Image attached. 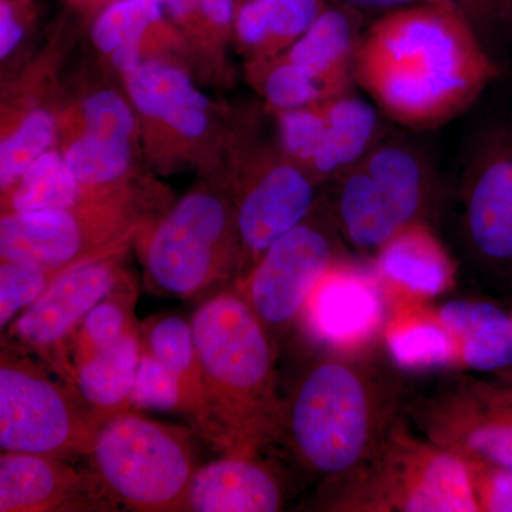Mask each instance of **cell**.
Segmentation results:
<instances>
[{"label": "cell", "instance_id": "cell-1", "mask_svg": "<svg viewBox=\"0 0 512 512\" xmlns=\"http://www.w3.org/2000/svg\"><path fill=\"white\" fill-rule=\"evenodd\" d=\"M501 64L456 10L410 6L370 20L353 79L384 114L412 128L454 119L497 79Z\"/></svg>", "mask_w": 512, "mask_h": 512}, {"label": "cell", "instance_id": "cell-2", "mask_svg": "<svg viewBox=\"0 0 512 512\" xmlns=\"http://www.w3.org/2000/svg\"><path fill=\"white\" fill-rule=\"evenodd\" d=\"M201 370L197 436L222 454L249 456L268 426L272 356L262 320L237 291H221L191 318Z\"/></svg>", "mask_w": 512, "mask_h": 512}, {"label": "cell", "instance_id": "cell-3", "mask_svg": "<svg viewBox=\"0 0 512 512\" xmlns=\"http://www.w3.org/2000/svg\"><path fill=\"white\" fill-rule=\"evenodd\" d=\"M194 434L128 410L101 426L87 457L117 504L144 512L183 511L198 468Z\"/></svg>", "mask_w": 512, "mask_h": 512}, {"label": "cell", "instance_id": "cell-4", "mask_svg": "<svg viewBox=\"0 0 512 512\" xmlns=\"http://www.w3.org/2000/svg\"><path fill=\"white\" fill-rule=\"evenodd\" d=\"M143 234L148 284L164 295H200L239 266L235 201L211 185L188 192Z\"/></svg>", "mask_w": 512, "mask_h": 512}, {"label": "cell", "instance_id": "cell-5", "mask_svg": "<svg viewBox=\"0 0 512 512\" xmlns=\"http://www.w3.org/2000/svg\"><path fill=\"white\" fill-rule=\"evenodd\" d=\"M147 227L130 188L64 210L8 212L0 220V258L64 274L126 254Z\"/></svg>", "mask_w": 512, "mask_h": 512}, {"label": "cell", "instance_id": "cell-6", "mask_svg": "<svg viewBox=\"0 0 512 512\" xmlns=\"http://www.w3.org/2000/svg\"><path fill=\"white\" fill-rule=\"evenodd\" d=\"M103 426L73 384L60 383L29 353L3 346L0 448L69 458L89 456Z\"/></svg>", "mask_w": 512, "mask_h": 512}, {"label": "cell", "instance_id": "cell-7", "mask_svg": "<svg viewBox=\"0 0 512 512\" xmlns=\"http://www.w3.org/2000/svg\"><path fill=\"white\" fill-rule=\"evenodd\" d=\"M426 165L409 144L379 141L340 175V220L353 244L382 248L412 224L426 190Z\"/></svg>", "mask_w": 512, "mask_h": 512}, {"label": "cell", "instance_id": "cell-8", "mask_svg": "<svg viewBox=\"0 0 512 512\" xmlns=\"http://www.w3.org/2000/svg\"><path fill=\"white\" fill-rule=\"evenodd\" d=\"M289 424L306 463L323 473L346 470L365 447L367 409L362 384L338 363L316 367L296 393Z\"/></svg>", "mask_w": 512, "mask_h": 512}, {"label": "cell", "instance_id": "cell-9", "mask_svg": "<svg viewBox=\"0 0 512 512\" xmlns=\"http://www.w3.org/2000/svg\"><path fill=\"white\" fill-rule=\"evenodd\" d=\"M124 254L69 269L6 328L13 348L35 353L72 384L70 343L94 306L128 275Z\"/></svg>", "mask_w": 512, "mask_h": 512}, {"label": "cell", "instance_id": "cell-10", "mask_svg": "<svg viewBox=\"0 0 512 512\" xmlns=\"http://www.w3.org/2000/svg\"><path fill=\"white\" fill-rule=\"evenodd\" d=\"M315 181L279 147H261L252 153L242 168L235 197L239 268L248 259L255 265L276 239L308 217Z\"/></svg>", "mask_w": 512, "mask_h": 512}, {"label": "cell", "instance_id": "cell-11", "mask_svg": "<svg viewBox=\"0 0 512 512\" xmlns=\"http://www.w3.org/2000/svg\"><path fill=\"white\" fill-rule=\"evenodd\" d=\"M330 255L325 232L303 220L255 262L242 279V296L265 325H288L326 274Z\"/></svg>", "mask_w": 512, "mask_h": 512}, {"label": "cell", "instance_id": "cell-12", "mask_svg": "<svg viewBox=\"0 0 512 512\" xmlns=\"http://www.w3.org/2000/svg\"><path fill=\"white\" fill-rule=\"evenodd\" d=\"M467 228L485 261L512 275V130L485 131L468 158Z\"/></svg>", "mask_w": 512, "mask_h": 512}, {"label": "cell", "instance_id": "cell-13", "mask_svg": "<svg viewBox=\"0 0 512 512\" xmlns=\"http://www.w3.org/2000/svg\"><path fill=\"white\" fill-rule=\"evenodd\" d=\"M92 468L80 471L64 458L2 451L0 512L116 511Z\"/></svg>", "mask_w": 512, "mask_h": 512}, {"label": "cell", "instance_id": "cell-14", "mask_svg": "<svg viewBox=\"0 0 512 512\" xmlns=\"http://www.w3.org/2000/svg\"><path fill=\"white\" fill-rule=\"evenodd\" d=\"M281 501L278 481L265 467L248 456L222 454L195 470L183 511L272 512Z\"/></svg>", "mask_w": 512, "mask_h": 512}, {"label": "cell", "instance_id": "cell-15", "mask_svg": "<svg viewBox=\"0 0 512 512\" xmlns=\"http://www.w3.org/2000/svg\"><path fill=\"white\" fill-rule=\"evenodd\" d=\"M365 20L353 10L333 3L281 55L318 80L330 96H339L355 83L353 62Z\"/></svg>", "mask_w": 512, "mask_h": 512}, {"label": "cell", "instance_id": "cell-16", "mask_svg": "<svg viewBox=\"0 0 512 512\" xmlns=\"http://www.w3.org/2000/svg\"><path fill=\"white\" fill-rule=\"evenodd\" d=\"M305 305L313 335L335 345L366 336L382 315V303L372 284L342 272L323 275Z\"/></svg>", "mask_w": 512, "mask_h": 512}, {"label": "cell", "instance_id": "cell-17", "mask_svg": "<svg viewBox=\"0 0 512 512\" xmlns=\"http://www.w3.org/2000/svg\"><path fill=\"white\" fill-rule=\"evenodd\" d=\"M326 128L322 147L309 173L315 180L340 177L379 143V109L349 89L323 101Z\"/></svg>", "mask_w": 512, "mask_h": 512}, {"label": "cell", "instance_id": "cell-18", "mask_svg": "<svg viewBox=\"0 0 512 512\" xmlns=\"http://www.w3.org/2000/svg\"><path fill=\"white\" fill-rule=\"evenodd\" d=\"M325 0H247L235 16L234 33L252 62L288 50L325 12Z\"/></svg>", "mask_w": 512, "mask_h": 512}, {"label": "cell", "instance_id": "cell-19", "mask_svg": "<svg viewBox=\"0 0 512 512\" xmlns=\"http://www.w3.org/2000/svg\"><path fill=\"white\" fill-rule=\"evenodd\" d=\"M143 349L141 328L128 330L109 348L100 350L73 373L72 384L87 406L106 423L128 412Z\"/></svg>", "mask_w": 512, "mask_h": 512}, {"label": "cell", "instance_id": "cell-20", "mask_svg": "<svg viewBox=\"0 0 512 512\" xmlns=\"http://www.w3.org/2000/svg\"><path fill=\"white\" fill-rule=\"evenodd\" d=\"M164 0H117L97 16L92 29L94 46L109 56L117 72L126 76L144 60L148 40L170 35Z\"/></svg>", "mask_w": 512, "mask_h": 512}, {"label": "cell", "instance_id": "cell-21", "mask_svg": "<svg viewBox=\"0 0 512 512\" xmlns=\"http://www.w3.org/2000/svg\"><path fill=\"white\" fill-rule=\"evenodd\" d=\"M441 322L463 339L464 360L476 370L491 372L512 366V316L488 302H450Z\"/></svg>", "mask_w": 512, "mask_h": 512}, {"label": "cell", "instance_id": "cell-22", "mask_svg": "<svg viewBox=\"0 0 512 512\" xmlns=\"http://www.w3.org/2000/svg\"><path fill=\"white\" fill-rule=\"evenodd\" d=\"M117 192V191H116ZM113 192H97L84 187L74 177L63 154L49 150L2 194V214L64 210Z\"/></svg>", "mask_w": 512, "mask_h": 512}, {"label": "cell", "instance_id": "cell-23", "mask_svg": "<svg viewBox=\"0 0 512 512\" xmlns=\"http://www.w3.org/2000/svg\"><path fill=\"white\" fill-rule=\"evenodd\" d=\"M144 348L150 350L180 380L185 414L192 426L201 412V370L192 323L181 316L150 318L141 326Z\"/></svg>", "mask_w": 512, "mask_h": 512}, {"label": "cell", "instance_id": "cell-24", "mask_svg": "<svg viewBox=\"0 0 512 512\" xmlns=\"http://www.w3.org/2000/svg\"><path fill=\"white\" fill-rule=\"evenodd\" d=\"M380 268L413 291L437 293L446 284L448 262L429 232L406 227L383 245Z\"/></svg>", "mask_w": 512, "mask_h": 512}, {"label": "cell", "instance_id": "cell-25", "mask_svg": "<svg viewBox=\"0 0 512 512\" xmlns=\"http://www.w3.org/2000/svg\"><path fill=\"white\" fill-rule=\"evenodd\" d=\"M62 154L67 167L84 187L97 192L128 188L134 167V140L79 133Z\"/></svg>", "mask_w": 512, "mask_h": 512}, {"label": "cell", "instance_id": "cell-26", "mask_svg": "<svg viewBox=\"0 0 512 512\" xmlns=\"http://www.w3.org/2000/svg\"><path fill=\"white\" fill-rule=\"evenodd\" d=\"M128 97L146 124L157 123L187 104L210 101L180 67L163 60H144L124 76Z\"/></svg>", "mask_w": 512, "mask_h": 512}, {"label": "cell", "instance_id": "cell-27", "mask_svg": "<svg viewBox=\"0 0 512 512\" xmlns=\"http://www.w3.org/2000/svg\"><path fill=\"white\" fill-rule=\"evenodd\" d=\"M136 299V284L133 278L127 275L113 292L97 303L84 318L82 325L74 333L69 348L72 380L77 367L82 366L100 350L116 343L128 330L136 328L133 313Z\"/></svg>", "mask_w": 512, "mask_h": 512}, {"label": "cell", "instance_id": "cell-28", "mask_svg": "<svg viewBox=\"0 0 512 512\" xmlns=\"http://www.w3.org/2000/svg\"><path fill=\"white\" fill-rule=\"evenodd\" d=\"M56 119L49 110H29L0 143V188L9 191L20 177L52 150L56 140Z\"/></svg>", "mask_w": 512, "mask_h": 512}, {"label": "cell", "instance_id": "cell-29", "mask_svg": "<svg viewBox=\"0 0 512 512\" xmlns=\"http://www.w3.org/2000/svg\"><path fill=\"white\" fill-rule=\"evenodd\" d=\"M477 510L466 467L458 458L439 456L431 461L423 480L410 495L406 511L473 512Z\"/></svg>", "mask_w": 512, "mask_h": 512}, {"label": "cell", "instance_id": "cell-30", "mask_svg": "<svg viewBox=\"0 0 512 512\" xmlns=\"http://www.w3.org/2000/svg\"><path fill=\"white\" fill-rule=\"evenodd\" d=\"M252 73L266 104L274 113L333 99L318 80L282 55L252 62Z\"/></svg>", "mask_w": 512, "mask_h": 512}, {"label": "cell", "instance_id": "cell-31", "mask_svg": "<svg viewBox=\"0 0 512 512\" xmlns=\"http://www.w3.org/2000/svg\"><path fill=\"white\" fill-rule=\"evenodd\" d=\"M165 10L194 45L220 49L234 32V0H164Z\"/></svg>", "mask_w": 512, "mask_h": 512}, {"label": "cell", "instance_id": "cell-32", "mask_svg": "<svg viewBox=\"0 0 512 512\" xmlns=\"http://www.w3.org/2000/svg\"><path fill=\"white\" fill-rule=\"evenodd\" d=\"M278 147L293 163L311 170L325 137L326 117L322 103L279 111Z\"/></svg>", "mask_w": 512, "mask_h": 512}, {"label": "cell", "instance_id": "cell-33", "mask_svg": "<svg viewBox=\"0 0 512 512\" xmlns=\"http://www.w3.org/2000/svg\"><path fill=\"white\" fill-rule=\"evenodd\" d=\"M131 407L138 412L185 413V397L180 380L144 345L131 393Z\"/></svg>", "mask_w": 512, "mask_h": 512}, {"label": "cell", "instance_id": "cell-34", "mask_svg": "<svg viewBox=\"0 0 512 512\" xmlns=\"http://www.w3.org/2000/svg\"><path fill=\"white\" fill-rule=\"evenodd\" d=\"M487 52L501 64L512 52V0H450Z\"/></svg>", "mask_w": 512, "mask_h": 512}, {"label": "cell", "instance_id": "cell-35", "mask_svg": "<svg viewBox=\"0 0 512 512\" xmlns=\"http://www.w3.org/2000/svg\"><path fill=\"white\" fill-rule=\"evenodd\" d=\"M63 272L47 271L18 262H0V329L32 305Z\"/></svg>", "mask_w": 512, "mask_h": 512}, {"label": "cell", "instance_id": "cell-36", "mask_svg": "<svg viewBox=\"0 0 512 512\" xmlns=\"http://www.w3.org/2000/svg\"><path fill=\"white\" fill-rule=\"evenodd\" d=\"M80 133L136 140V109L114 90H97L80 104Z\"/></svg>", "mask_w": 512, "mask_h": 512}, {"label": "cell", "instance_id": "cell-37", "mask_svg": "<svg viewBox=\"0 0 512 512\" xmlns=\"http://www.w3.org/2000/svg\"><path fill=\"white\" fill-rule=\"evenodd\" d=\"M390 352L400 366L426 369L446 365L453 359V343L436 325H417L394 333Z\"/></svg>", "mask_w": 512, "mask_h": 512}, {"label": "cell", "instance_id": "cell-38", "mask_svg": "<svg viewBox=\"0 0 512 512\" xmlns=\"http://www.w3.org/2000/svg\"><path fill=\"white\" fill-rule=\"evenodd\" d=\"M468 441L476 453L495 466L512 468V419L485 424Z\"/></svg>", "mask_w": 512, "mask_h": 512}, {"label": "cell", "instance_id": "cell-39", "mask_svg": "<svg viewBox=\"0 0 512 512\" xmlns=\"http://www.w3.org/2000/svg\"><path fill=\"white\" fill-rule=\"evenodd\" d=\"M333 3L353 10L362 18L370 20L394 12V10L410 8V6L440 5L454 9L450 0H333Z\"/></svg>", "mask_w": 512, "mask_h": 512}, {"label": "cell", "instance_id": "cell-40", "mask_svg": "<svg viewBox=\"0 0 512 512\" xmlns=\"http://www.w3.org/2000/svg\"><path fill=\"white\" fill-rule=\"evenodd\" d=\"M25 37V29L19 22L18 13L9 0L0 3V57L12 55Z\"/></svg>", "mask_w": 512, "mask_h": 512}, {"label": "cell", "instance_id": "cell-41", "mask_svg": "<svg viewBox=\"0 0 512 512\" xmlns=\"http://www.w3.org/2000/svg\"><path fill=\"white\" fill-rule=\"evenodd\" d=\"M497 467L488 488L487 510L512 512V468Z\"/></svg>", "mask_w": 512, "mask_h": 512}, {"label": "cell", "instance_id": "cell-42", "mask_svg": "<svg viewBox=\"0 0 512 512\" xmlns=\"http://www.w3.org/2000/svg\"><path fill=\"white\" fill-rule=\"evenodd\" d=\"M247 2V0H241V3Z\"/></svg>", "mask_w": 512, "mask_h": 512}, {"label": "cell", "instance_id": "cell-43", "mask_svg": "<svg viewBox=\"0 0 512 512\" xmlns=\"http://www.w3.org/2000/svg\"><path fill=\"white\" fill-rule=\"evenodd\" d=\"M511 316H512V312H511Z\"/></svg>", "mask_w": 512, "mask_h": 512}]
</instances>
